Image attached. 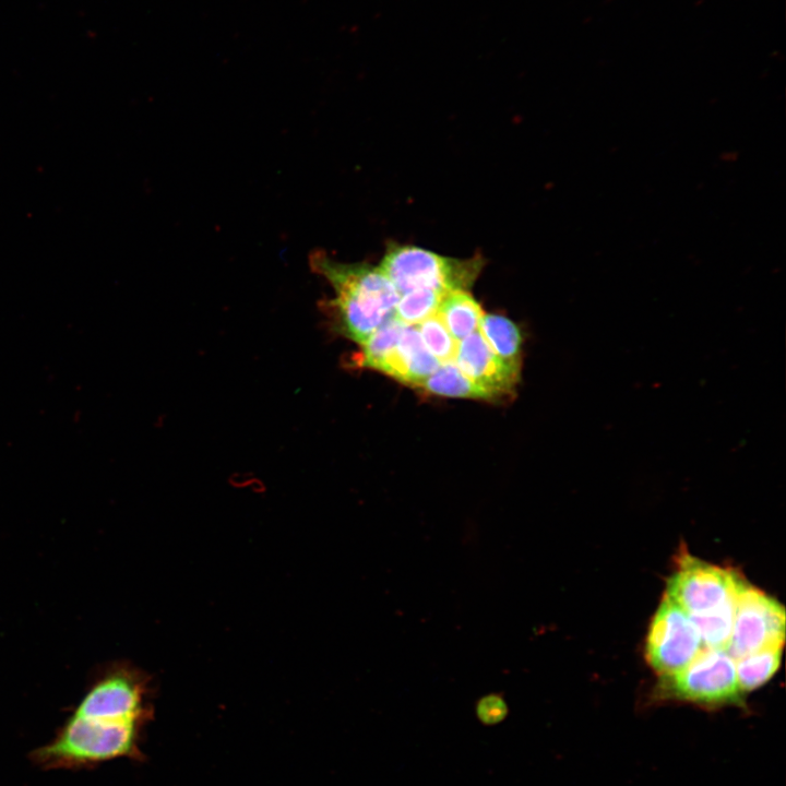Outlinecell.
Wrapping results in <instances>:
<instances>
[{
	"label": "cell",
	"mask_w": 786,
	"mask_h": 786,
	"mask_svg": "<svg viewBox=\"0 0 786 786\" xmlns=\"http://www.w3.org/2000/svg\"><path fill=\"white\" fill-rule=\"evenodd\" d=\"M309 265L333 288L322 306L340 334L360 345L394 317L400 294L380 267L340 262L324 251L312 252Z\"/></svg>",
	"instance_id": "cell-1"
},
{
	"label": "cell",
	"mask_w": 786,
	"mask_h": 786,
	"mask_svg": "<svg viewBox=\"0 0 786 786\" xmlns=\"http://www.w3.org/2000/svg\"><path fill=\"white\" fill-rule=\"evenodd\" d=\"M136 720H105L73 715L59 737L37 750L47 765H71L138 753Z\"/></svg>",
	"instance_id": "cell-2"
},
{
	"label": "cell",
	"mask_w": 786,
	"mask_h": 786,
	"mask_svg": "<svg viewBox=\"0 0 786 786\" xmlns=\"http://www.w3.org/2000/svg\"><path fill=\"white\" fill-rule=\"evenodd\" d=\"M484 261L453 259L409 245L388 246L380 270L400 295L417 288L443 293L467 290L478 277Z\"/></svg>",
	"instance_id": "cell-3"
},
{
	"label": "cell",
	"mask_w": 786,
	"mask_h": 786,
	"mask_svg": "<svg viewBox=\"0 0 786 786\" xmlns=\"http://www.w3.org/2000/svg\"><path fill=\"white\" fill-rule=\"evenodd\" d=\"M657 695L704 707L742 705L735 659L722 648L703 647L684 668L662 677Z\"/></svg>",
	"instance_id": "cell-4"
},
{
	"label": "cell",
	"mask_w": 786,
	"mask_h": 786,
	"mask_svg": "<svg viewBox=\"0 0 786 786\" xmlns=\"http://www.w3.org/2000/svg\"><path fill=\"white\" fill-rule=\"evenodd\" d=\"M745 583L731 569L713 565L684 553L667 580L665 594L689 615H698L736 598Z\"/></svg>",
	"instance_id": "cell-5"
},
{
	"label": "cell",
	"mask_w": 786,
	"mask_h": 786,
	"mask_svg": "<svg viewBox=\"0 0 786 786\" xmlns=\"http://www.w3.org/2000/svg\"><path fill=\"white\" fill-rule=\"evenodd\" d=\"M703 647L688 612L665 594L646 636L648 664L660 677H667L690 664Z\"/></svg>",
	"instance_id": "cell-6"
},
{
	"label": "cell",
	"mask_w": 786,
	"mask_h": 786,
	"mask_svg": "<svg viewBox=\"0 0 786 786\" xmlns=\"http://www.w3.org/2000/svg\"><path fill=\"white\" fill-rule=\"evenodd\" d=\"M785 620L783 605L745 583L737 596L734 626L726 651L736 659L763 648L783 647Z\"/></svg>",
	"instance_id": "cell-7"
},
{
	"label": "cell",
	"mask_w": 786,
	"mask_h": 786,
	"mask_svg": "<svg viewBox=\"0 0 786 786\" xmlns=\"http://www.w3.org/2000/svg\"><path fill=\"white\" fill-rule=\"evenodd\" d=\"M454 362L464 376L496 398L513 393L520 379V370L496 356L478 331L458 342Z\"/></svg>",
	"instance_id": "cell-8"
},
{
	"label": "cell",
	"mask_w": 786,
	"mask_h": 786,
	"mask_svg": "<svg viewBox=\"0 0 786 786\" xmlns=\"http://www.w3.org/2000/svg\"><path fill=\"white\" fill-rule=\"evenodd\" d=\"M140 687L123 675L99 681L80 703L75 715L105 720H136L143 716Z\"/></svg>",
	"instance_id": "cell-9"
},
{
	"label": "cell",
	"mask_w": 786,
	"mask_h": 786,
	"mask_svg": "<svg viewBox=\"0 0 786 786\" xmlns=\"http://www.w3.org/2000/svg\"><path fill=\"white\" fill-rule=\"evenodd\" d=\"M439 365L424 345L417 327L405 325L397 344L377 370L404 384L418 386Z\"/></svg>",
	"instance_id": "cell-10"
},
{
	"label": "cell",
	"mask_w": 786,
	"mask_h": 786,
	"mask_svg": "<svg viewBox=\"0 0 786 786\" xmlns=\"http://www.w3.org/2000/svg\"><path fill=\"white\" fill-rule=\"evenodd\" d=\"M436 314L460 342L478 330L484 312L467 290H451L443 296Z\"/></svg>",
	"instance_id": "cell-11"
},
{
	"label": "cell",
	"mask_w": 786,
	"mask_h": 786,
	"mask_svg": "<svg viewBox=\"0 0 786 786\" xmlns=\"http://www.w3.org/2000/svg\"><path fill=\"white\" fill-rule=\"evenodd\" d=\"M477 331L496 356L511 368L521 369L523 338L515 323L500 314H484Z\"/></svg>",
	"instance_id": "cell-12"
},
{
	"label": "cell",
	"mask_w": 786,
	"mask_h": 786,
	"mask_svg": "<svg viewBox=\"0 0 786 786\" xmlns=\"http://www.w3.org/2000/svg\"><path fill=\"white\" fill-rule=\"evenodd\" d=\"M418 388L436 395L493 400L492 393L475 384L457 368L454 361L440 364Z\"/></svg>",
	"instance_id": "cell-13"
},
{
	"label": "cell",
	"mask_w": 786,
	"mask_h": 786,
	"mask_svg": "<svg viewBox=\"0 0 786 786\" xmlns=\"http://www.w3.org/2000/svg\"><path fill=\"white\" fill-rule=\"evenodd\" d=\"M736 602L737 597L713 610L698 615L688 614L704 647L727 648L734 626Z\"/></svg>",
	"instance_id": "cell-14"
},
{
	"label": "cell",
	"mask_w": 786,
	"mask_h": 786,
	"mask_svg": "<svg viewBox=\"0 0 786 786\" xmlns=\"http://www.w3.org/2000/svg\"><path fill=\"white\" fill-rule=\"evenodd\" d=\"M782 647H767L735 659L736 676L741 692L752 691L765 683L777 670Z\"/></svg>",
	"instance_id": "cell-15"
},
{
	"label": "cell",
	"mask_w": 786,
	"mask_h": 786,
	"mask_svg": "<svg viewBox=\"0 0 786 786\" xmlns=\"http://www.w3.org/2000/svg\"><path fill=\"white\" fill-rule=\"evenodd\" d=\"M405 327L394 317L378 327L364 343L358 357L353 358L358 367L377 370L382 360L391 353Z\"/></svg>",
	"instance_id": "cell-16"
},
{
	"label": "cell",
	"mask_w": 786,
	"mask_h": 786,
	"mask_svg": "<svg viewBox=\"0 0 786 786\" xmlns=\"http://www.w3.org/2000/svg\"><path fill=\"white\" fill-rule=\"evenodd\" d=\"M446 293L432 288H417L400 295L394 318L405 325H418L436 314Z\"/></svg>",
	"instance_id": "cell-17"
},
{
	"label": "cell",
	"mask_w": 786,
	"mask_h": 786,
	"mask_svg": "<svg viewBox=\"0 0 786 786\" xmlns=\"http://www.w3.org/2000/svg\"><path fill=\"white\" fill-rule=\"evenodd\" d=\"M428 352L439 364L454 361L458 342L437 314L415 325Z\"/></svg>",
	"instance_id": "cell-18"
},
{
	"label": "cell",
	"mask_w": 786,
	"mask_h": 786,
	"mask_svg": "<svg viewBox=\"0 0 786 786\" xmlns=\"http://www.w3.org/2000/svg\"><path fill=\"white\" fill-rule=\"evenodd\" d=\"M476 713L484 725H495L505 718L508 707L505 702L498 695H489L478 701Z\"/></svg>",
	"instance_id": "cell-19"
}]
</instances>
